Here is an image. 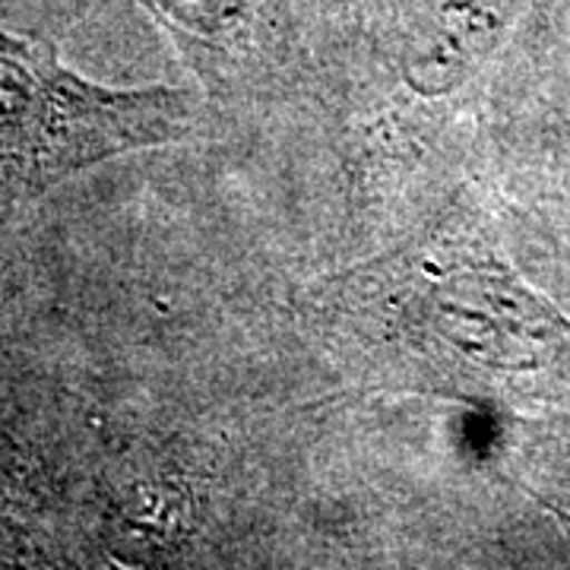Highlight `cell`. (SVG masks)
<instances>
[{"label": "cell", "mask_w": 570, "mask_h": 570, "mask_svg": "<svg viewBox=\"0 0 570 570\" xmlns=\"http://www.w3.org/2000/svg\"><path fill=\"white\" fill-rule=\"evenodd\" d=\"M298 307L390 371L453 393L491 390L570 355V326L466 225L311 283Z\"/></svg>", "instance_id": "6da1fadb"}, {"label": "cell", "mask_w": 570, "mask_h": 570, "mask_svg": "<svg viewBox=\"0 0 570 570\" xmlns=\"http://www.w3.org/2000/svg\"><path fill=\"white\" fill-rule=\"evenodd\" d=\"M190 121L187 92L86 80L55 48L0 29V213L124 153L181 140Z\"/></svg>", "instance_id": "7a4b0ae2"}, {"label": "cell", "mask_w": 570, "mask_h": 570, "mask_svg": "<svg viewBox=\"0 0 570 570\" xmlns=\"http://www.w3.org/2000/svg\"><path fill=\"white\" fill-rule=\"evenodd\" d=\"M159 20L194 32L200 39H219L238 29L245 17V0H140Z\"/></svg>", "instance_id": "3957f363"}]
</instances>
